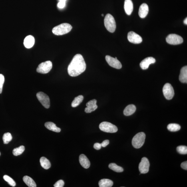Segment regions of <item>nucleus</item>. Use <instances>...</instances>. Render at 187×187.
Instances as JSON below:
<instances>
[{
	"label": "nucleus",
	"mask_w": 187,
	"mask_h": 187,
	"mask_svg": "<svg viewBox=\"0 0 187 187\" xmlns=\"http://www.w3.org/2000/svg\"><path fill=\"white\" fill-rule=\"evenodd\" d=\"M102 147L101 144L98 143H96L94 144V148L96 150H100Z\"/></svg>",
	"instance_id": "35"
},
{
	"label": "nucleus",
	"mask_w": 187,
	"mask_h": 187,
	"mask_svg": "<svg viewBox=\"0 0 187 187\" xmlns=\"http://www.w3.org/2000/svg\"><path fill=\"white\" fill-rule=\"evenodd\" d=\"M60 1L66 2V0H59Z\"/></svg>",
	"instance_id": "39"
},
{
	"label": "nucleus",
	"mask_w": 187,
	"mask_h": 187,
	"mask_svg": "<svg viewBox=\"0 0 187 187\" xmlns=\"http://www.w3.org/2000/svg\"><path fill=\"white\" fill-rule=\"evenodd\" d=\"M108 167L110 169L116 172L121 173L123 171V169L121 167L118 166L116 164L113 163L110 164Z\"/></svg>",
	"instance_id": "27"
},
{
	"label": "nucleus",
	"mask_w": 187,
	"mask_h": 187,
	"mask_svg": "<svg viewBox=\"0 0 187 187\" xmlns=\"http://www.w3.org/2000/svg\"><path fill=\"white\" fill-rule=\"evenodd\" d=\"M65 183L63 180H60L58 181L54 185L55 187H63L64 186Z\"/></svg>",
	"instance_id": "33"
},
{
	"label": "nucleus",
	"mask_w": 187,
	"mask_h": 187,
	"mask_svg": "<svg viewBox=\"0 0 187 187\" xmlns=\"http://www.w3.org/2000/svg\"><path fill=\"white\" fill-rule=\"evenodd\" d=\"M35 43V38L32 35H29L27 36L24 40V45L25 47L27 49L32 47Z\"/></svg>",
	"instance_id": "17"
},
{
	"label": "nucleus",
	"mask_w": 187,
	"mask_h": 187,
	"mask_svg": "<svg viewBox=\"0 0 187 187\" xmlns=\"http://www.w3.org/2000/svg\"><path fill=\"white\" fill-rule=\"evenodd\" d=\"M100 187H111L113 184L112 181L108 179H103L98 183Z\"/></svg>",
	"instance_id": "22"
},
{
	"label": "nucleus",
	"mask_w": 187,
	"mask_h": 187,
	"mask_svg": "<svg viewBox=\"0 0 187 187\" xmlns=\"http://www.w3.org/2000/svg\"><path fill=\"white\" fill-rule=\"evenodd\" d=\"M102 17H103V16H104L103 14H102Z\"/></svg>",
	"instance_id": "40"
},
{
	"label": "nucleus",
	"mask_w": 187,
	"mask_h": 187,
	"mask_svg": "<svg viewBox=\"0 0 187 187\" xmlns=\"http://www.w3.org/2000/svg\"><path fill=\"white\" fill-rule=\"evenodd\" d=\"M179 80L181 82L184 83L187 82V66H185L181 70L179 76Z\"/></svg>",
	"instance_id": "19"
},
{
	"label": "nucleus",
	"mask_w": 187,
	"mask_h": 187,
	"mask_svg": "<svg viewBox=\"0 0 187 187\" xmlns=\"http://www.w3.org/2000/svg\"><path fill=\"white\" fill-rule=\"evenodd\" d=\"M124 9L126 13L128 15L131 14L133 11L134 5L131 0H125L124 1Z\"/></svg>",
	"instance_id": "16"
},
{
	"label": "nucleus",
	"mask_w": 187,
	"mask_h": 187,
	"mask_svg": "<svg viewBox=\"0 0 187 187\" xmlns=\"http://www.w3.org/2000/svg\"><path fill=\"white\" fill-rule=\"evenodd\" d=\"M4 143L7 144L12 139V136L10 133H6L4 134L3 137Z\"/></svg>",
	"instance_id": "29"
},
{
	"label": "nucleus",
	"mask_w": 187,
	"mask_h": 187,
	"mask_svg": "<svg viewBox=\"0 0 187 187\" xmlns=\"http://www.w3.org/2000/svg\"><path fill=\"white\" fill-rule=\"evenodd\" d=\"M136 110V106L133 104L128 105L125 108L123 113L125 116H130L133 114L135 112Z\"/></svg>",
	"instance_id": "20"
},
{
	"label": "nucleus",
	"mask_w": 187,
	"mask_h": 187,
	"mask_svg": "<svg viewBox=\"0 0 187 187\" xmlns=\"http://www.w3.org/2000/svg\"><path fill=\"white\" fill-rule=\"evenodd\" d=\"M184 23L185 24V25H187V18L185 19L184 21Z\"/></svg>",
	"instance_id": "38"
},
{
	"label": "nucleus",
	"mask_w": 187,
	"mask_h": 187,
	"mask_svg": "<svg viewBox=\"0 0 187 187\" xmlns=\"http://www.w3.org/2000/svg\"><path fill=\"white\" fill-rule=\"evenodd\" d=\"M156 62V60L152 57L146 58L140 62V67L143 70L147 69L150 64H154Z\"/></svg>",
	"instance_id": "13"
},
{
	"label": "nucleus",
	"mask_w": 187,
	"mask_h": 187,
	"mask_svg": "<svg viewBox=\"0 0 187 187\" xmlns=\"http://www.w3.org/2000/svg\"><path fill=\"white\" fill-rule=\"evenodd\" d=\"M177 152L181 154L186 155L187 154V146H180L176 148Z\"/></svg>",
	"instance_id": "31"
},
{
	"label": "nucleus",
	"mask_w": 187,
	"mask_h": 187,
	"mask_svg": "<svg viewBox=\"0 0 187 187\" xmlns=\"http://www.w3.org/2000/svg\"><path fill=\"white\" fill-rule=\"evenodd\" d=\"M109 144V141L108 140H104L101 144L102 147H105Z\"/></svg>",
	"instance_id": "36"
},
{
	"label": "nucleus",
	"mask_w": 187,
	"mask_h": 187,
	"mask_svg": "<svg viewBox=\"0 0 187 187\" xmlns=\"http://www.w3.org/2000/svg\"><path fill=\"white\" fill-rule=\"evenodd\" d=\"M128 39L130 43L134 44H139L142 43V37L133 31L128 33Z\"/></svg>",
	"instance_id": "12"
},
{
	"label": "nucleus",
	"mask_w": 187,
	"mask_h": 187,
	"mask_svg": "<svg viewBox=\"0 0 187 187\" xmlns=\"http://www.w3.org/2000/svg\"><path fill=\"white\" fill-rule=\"evenodd\" d=\"M99 128L102 131L110 133L116 132L118 130L116 126L107 122H102L100 125Z\"/></svg>",
	"instance_id": "5"
},
{
	"label": "nucleus",
	"mask_w": 187,
	"mask_h": 187,
	"mask_svg": "<svg viewBox=\"0 0 187 187\" xmlns=\"http://www.w3.org/2000/svg\"><path fill=\"white\" fill-rule=\"evenodd\" d=\"M105 59L108 65L111 67L117 69H121L122 64L117 59L107 55L106 56Z\"/></svg>",
	"instance_id": "11"
},
{
	"label": "nucleus",
	"mask_w": 187,
	"mask_h": 187,
	"mask_svg": "<svg viewBox=\"0 0 187 187\" xmlns=\"http://www.w3.org/2000/svg\"><path fill=\"white\" fill-rule=\"evenodd\" d=\"M163 92L166 99L170 100L172 99L174 95L173 88L169 83H166L163 88Z\"/></svg>",
	"instance_id": "8"
},
{
	"label": "nucleus",
	"mask_w": 187,
	"mask_h": 187,
	"mask_svg": "<svg viewBox=\"0 0 187 187\" xmlns=\"http://www.w3.org/2000/svg\"><path fill=\"white\" fill-rule=\"evenodd\" d=\"M0 155H1V153H0Z\"/></svg>",
	"instance_id": "41"
},
{
	"label": "nucleus",
	"mask_w": 187,
	"mask_h": 187,
	"mask_svg": "<svg viewBox=\"0 0 187 187\" xmlns=\"http://www.w3.org/2000/svg\"><path fill=\"white\" fill-rule=\"evenodd\" d=\"M72 29V26L69 24L64 23L54 27L52 32L54 35H61L69 33Z\"/></svg>",
	"instance_id": "2"
},
{
	"label": "nucleus",
	"mask_w": 187,
	"mask_h": 187,
	"mask_svg": "<svg viewBox=\"0 0 187 187\" xmlns=\"http://www.w3.org/2000/svg\"><path fill=\"white\" fill-rule=\"evenodd\" d=\"M104 25L106 29L111 33L115 32L116 28V24L115 19L112 15L108 14L105 16L104 20Z\"/></svg>",
	"instance_id": "3"
},
{
	"label": "nucleus",
	"mask_w": 187,
	"mask_h": 187,
	"mask_svg": "<svg viewBox=\"0 0 187 187\" xmlns=\"http://www.w3.org/2000/svg\"><path fill=\"white\" fill-rule=\"evenodd\" d=\"M79 162L82 167L86 169L89 168L90 166V162L85 155L84 154L80 155L79 157Z\"/></svg>",
	"instance_id": "18"
},
{
	"label": "nucleus",
	"mask_w": 187,
	"mask_h": 187,
	"mask_svg": "<svg viewBox=\"0 0 187 187\" xmlns=\"http://www.w3.org/2000/svg\"><path fill=\"white\" fill-rule=\"evenodd\" d=\"M45 127L50 130L56 132H60L61 129L56 126V125L52 122H47L45 124Z\"/></svg>",
	"instance_id": "21"
},
{
	"label": "nucleus",
	"mask_w": 187,
	"mask_h": 187,
	"mask_svg": "<svg viewBox=\"0 0 187 187\" xmlns=\"http://www.w3.org/2000/svg\"><path fill=\"white\" fill-rule=\"evenodd\" d=\"M37 96L38 100L41 103L44 107L46 108L50 107V100L49 96L47 94L42 92H38Z\"/></svg>",
	"instance_id": "9"
},
{
	"label": "nucleus",
	"mask_w": 187,
	"mask_h": 187,
	"mask_svg": "<svg viewBox=\"0 0 187 187\" xmlns=\"http://www.w3.org/2000/svg\"><path fill=\"white\" fill-rule=\"evenodd\" d=\"M4 82V76L2 74H0V94H1L2 92L3 86Z\"/></svg>",
	"instance_id": "32"
},
{
	"label": "nucleus",
	"mask_w": 187,
	"mask_h": 187,
	"mask_svg": "<svg viewBox=\"0 0 187 187\" xmlns=\"http://www.w3.org/2000/svg\"><path fill=\"white\" fill-rule=\"evenodd\" d=\"M66 5V2L59 1L58 4L57 6L60 9H63Z\"/></svg>",
	"instance_id": "34"
},
{
	"label": "nucleus",
	"mask_w": 187,
	"mask_h": 187,
	"mask_svg": "<svg viewBox=\"0 0 187 187\" xmlns=\"http://www.w3.org/2000/svg\"><path fill=\"white\" fill-rule=\"evenodd\" d=\"M145 138L146 134L144 132L138 133L132 139V146L136 149L142 147L144 144Z\"/></svg>",
	"instance_id": "4"
},
{
	"label": "nucleus",
	"mask_w": 187,
	"mask_h": 187,
	"mask_svg": "<svg viewBox=\"0 0 187 187\" xmlns=\"http://www.w3.org/2000/svg\"><path fill=\"white\" fill-rule=\"evenodd\" d=\"M149 167V162L148 159L145 157L142 158L139 165V169L141 174H146L148 173Z\"/></svg>",
	"instance_id": "10"
},
{
	"label": "nucleus",
	"mask_w": 187,
	"mask_h": 187,
	"mask_svg": "<svg viewBox=\"0 0 187 187\" xmlns=\"http://www.w3.org/2000/svg\"><path fill=\"white\" fill-rule=\"evenodd\" d=\"M40 162L41 166L45 170L49 169L51 167V163L47 158L45 157H42L40 159Z\"/></svg>",
	"instance_id": "23"
},
{
	"label": "nucleus",
	"mask_w": 187,
	"mask_h": 187,
	"mask_svg": "<svg viewBox=\"0 0 187 187\" xmlns=\"http://www.w3.org/2000/svg\"><path fill=\"white\" fill-rule=\"evenodd\" d=\"M53 67V64L50 61L42 62L38 66L37 71L38 73L46 74L49 72Z\"/></svg>",
	"instance_id": "6"
},
{
	"label": "nucleus",
	"mask_w": 187,
	"mask_h": 187,
	"mask_svg": "<svg viewBox=\"0 0 187 187\" xmlns=\"http://www.w3.org/2000/svg\"><path fill=\"white\" fill-rule=\"evenodd\" d=\"M23 181L25 182L26 185L29 187H36L37 185L33 179L30 177L27 176H25L23 178Z\"/></svg>",
	"instance_id": "24"
},
{
	"label": "nucleus",
	"mask_w": 187,
	"mask_h": 187,
	"mask_svg": "<svg viewBox=\"0 0 187 187\" xmlns=\"http://www.w3.org/2000/svg\"><path fill=\"white\" fill-rule=\"evenodd\" d=\"M181 168L185 170H187V162L186 161L183 162L181 164Z\"/></svg>",
	"instance_id": "37"
},
{
	"label": "nucleus",
	"mask_w": 187,
	"mask_h": 187,
	"mask_svg": "<svg viewBox=\"0 0 187 187\" xmlns=\"http://www.w3.org/2000/svg\"><path fill=\"white\" fill-rule=\"evenodd\" d=\"M84 99V97L82 95H79L74 98L71 103V106L73 108L77 107L81 103Z\"/></svg>",
	"instance_id": "25"
},
{
	"label": "nucleus",
	"mask_w": 187,
	"mask_h": 187,
	"mask_svg": "<svg viewBox=\"0 0 187 187\" xmlns=\"http://www.w3.org/2000/svg\"><path fill=\"white\" fill-rule=\"evenodd\" d=\"M4 179V180L6 182H7L8 184H9L10 186H11L13 187H15L16 186V183L14 181L12 178L10 177L9 176L7 175H5L3 177Z\"/></svg>",
	"instance_id": "30"
},
{
	"label": "nucleus",
	"mask_w": 187,
	"mask_h": 187,
	"mask_svg": "<svg viewBox=\"0 0 187 187\" xmlns=\"http://www.w3.org/2000/svg\"><path fill=\"white\" fill-rule=\"evenodd\" d=\"M86 64L82 56L77 54L74 57L68 68L69 75L71 77L79 76L85 71Z\"/></svg>",
	"instance_id": "1"
},
{
	"label": "nucleus",
	"mask_w": 187,
	"mask_h": 187,
	"mask_svg": "<svg viewBox=\"0 0 187 187\" xmlns=\"http://www.w3.org/2000/svg\"><path fill=\"white\" fill-rule=\"evenodd\" d=\"M148 5L146 3H143L140 6L139 11V15L141 18H144L148 15Z\"/></svg>",
	"instance_id": "15"
},
{
	"label": "nucleus",
	"mask_w": 187,
	"mask_h": 187,
	"mask_svg": "<svg viewBox=\"0 0 187 187\" xmlns=\"http://www.w3.org/2000/svg\"><path fill=\"white\" fill-rule=\"evenodd\" d=\"M97 100L95 99H93L90 100L86 104L87 106L85 108V111L86 113H90L92 112L95 111L98 108L96 105Z\"/></svg>",
	"instance_id": "14"
},
{
	"label": "nucleus",
	"mask_w": 187,
	"mask_h": 187,
	"mask_svg": "<svg viewBox=\"0 0 187 187\" xmlns=\"http://www.w3.org/2000/svg\"><path fill=\"white\" fill-rule=\"evenodd\" d=\"M167 128L170 131L176 132L180 130L181 126L178 124L171 123L168 125Z\"/></svg>",
	"instance_id": "26"
},
{
	"label": "nucleus",
	"mask_w": 187,
	"mask_h": 187,
	"mask_svg": "<svg viewBox=\"0 0 187 187\" xmlns=\"http://www.w3.org/2000/svg\"><path fill=\"white\" fill-rule=\"evenodd\" d=\"M25 150V147L21 146L19 147L14 149L13 151V154L14 156H18L23 153Z\"/></svg>",
	"instance_id": "28"
},
{
	"label": "nucleus",
	"mask_w": 187,
	"mask_h": 187,
	"mask_svg": "<svg viewBox=\"0 0 187 187\" xmlns=\"http://www.w3.org/2000/svg\"><path fill=\"white\" fill-rule=\"evenodd\" d=\"M167 43L172 45H178L183 42V39L181 36L176 34H172L169 35L166 38Z\"/></svg>",
	"instance_id": "7"
}]
</instances>
